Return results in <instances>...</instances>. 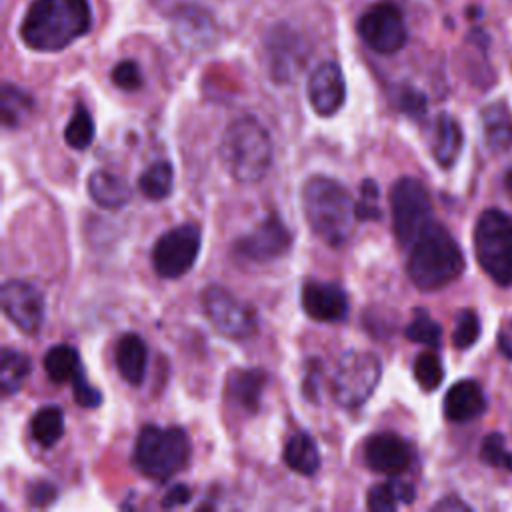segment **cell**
<instances>
[{
  "label": "cell",
  "instance_id": "obj_1",
  "mask_svg": "<svg viewBox=\"0 0 512 512\" xmlns=\"http://www.w3.org/2000/svg\"><path fill=\"white\" fill-rule=\"evenodd\" d=\"M92 24L88 0H32L22 24L24 44L38 52H58L84 36Z\"/></svg>",
  "mask_w": 512,
  "mask_h": 512
},
{
  "label": "cell",
  "instance_id": "obj_2",
  "mask_svg": "<svg viewBox=\"0 0 512 512\" xmlns=\"http://www.w3.org/2000/svg\"><path fill=\"white\" fill-rule=\"evenodd\" d=\"M304 216L312 232L330 248L348 242L354 230V202L346 188L332 178L312 176L302 190Z\"/></svg>",
  "mask_w": 512,
  "mask_h": 512
},
{
  "label": "cell",
  "instance_id": "obj_3",
  "mask_svg": "<svg viewBox=\"0 0 512 512\" xmlns=\"http://www.w3.org/2000/svg\"><path fill=\"white\" fill-rule=\"evenodd\" d=\"M406 270L420 290H440L462 274L464 256L454 236L432 222L408 248Z\"/></svg>",
  "mask_w": 512,
  "mask_h": 512
},
{
  "label": "cell",
  "instance_id": "obj_4",
  "mask_svg": "<svg viewBox=\"0 0 512 512\" xmlns=\"http://www.w3.org/2000/svg\"><path fill=\"white\" fill-rule=\"evenodd\" d=\"M220 158L236 182L254 184L266 176L272 164V140L256 118L242 116L226 128Z\"/></svg>",
  "mask_w": 512,
  "mask_h": 512
},
{
  "label": "cell",
  "instance_id": "obj_5",
  "mask_svg": "<svg viewBox=\"0 0 512 512\" xmlns=\"http://www.w3.org/2000/svg\"><path fill=\"white\" fill-rule=\"evenodd\" d=\"M188 456L190 444L182 428L148 424L136 438L132 462L144 476L152 480H168L184 468Z\"/></svg>",
  "mask_w": 512,
  "mask_h": 512
},
{
  "label": "cell",
  "instance_id": "obj_6",
  "mask_svg": "<svg viewBox=\"0 0 512 512\" xmlns=\"http://www.w3.org/2000/svg\"><path fill=\"white\" fill-rule=\"evenodd\" d=\"M474 252L480 268L498 286L512 284V218L486 208L474 226Z\"/></svg>",
  "mask_w": 512,
  "mask_h": 512
},
{
  "label": "cell",
  "instance_id": "obj_7",
  "mask_svg": "<svg viewBox=\"0 0 512 512\" xmlns=\"http://www.w3.org/2000/svg\"><path fill=\"white\" fill-rule=\"evenodd\" d=\"M390 212L396 240L404 248H410L434 222L430 194L426 186L412 176H404L394 182L390 190Z\"/></svg>",
  "mask_w": 512,
  "mask_h": 512
},
{
  "label": "cell",
  "instance_id": "obj_8",
  "mask_svg": "<svg viewBox=\"0 0 512 512\" xmlns=\"http://www.w3.org/2000/svg\"><path fill=\"white\" fill-rule=\"evenodd\" d=\"M382 364L376 354L366 350H348L340 356L332 380V396L342 408L362 406L376 390Z\"/></svg>",
  "mask_w": 512,
  "mask_h": 512
},
{
  "label": "cell",
  "instance_id": "obj_9",
  "mask_svg": "<svg viewBox=\"0 0 512 512\" xmlns=\"http://www.w3.org/2000/svg\"><path fill=\"white\" fill-rule=\"evenodd\" d=\"M202 232L188 222L164 232L152 248V266L160 278H180L196 262L200 252Z\"/></svg>",
  "mask_w": 512,
  "mask_h": 512
},
{
  "label": "cell",
  "instance_id": "obj_10",
  "mask_svg": "<svg viewBox=\"0 0 512 512\" xmlns=\"http://www.w3.org/2000/svg\"><path fill=\"white\" fill-rule=\"evenodd\" d=\"M200 302L214 328L228 338L244 340L258 330V316L254 308L222 286H206Z\"/></svg>",
  "mask_w": 512,
  "mask_h": 512
},
{
  "label": "cell",
  "instance_id": "obj_11",
  "mask_svg": "<svg viewBox=\"0 0 512 512\" xmlns=\"http://www.w3.org/2000/svg\"><path fill=\"white\" fill-rule=\"evenodd\" d=\"M358 34L362 42L378 54L398 52L408 38L400 8L394 2H376L358 18Z\"/></svg>",
  "mask_w": 512,
  "mask_h": 512
},
{
  "label": "cell",
  "instance_id": "obj_12",
  "mask_svg": "<svg viewBox=\"0 0 512 512\" xmlns=\"http://www.w3.org/2000/svg\"><path fill=\"white\" fill-rule=\"evenodd\" d=\"M2 312L26 334H36L44 322V298L24 280H8L0 290Z\"/></svg>",
  "mask_w": 512,
  "mask_h": 512
},
{
  "label": "cell",
  "instance_id": "obj_13",
  "mask_svg": "<svg viewBox=\"0 0 512 512\" xmlns=\"http://www.w3.org/2000/svg\"><path fill=\"white\" fill-rule=\"evenodd\" d=\"M292 236L278 214H268L250 234L242 236L234 244V252L252 262H268L282 256L290 248Z\"/></svg>",
  "mask_w": 512,
  "mask_h": 512
},
{
  "label": "cell",
  "instance_id": "obj_14",
  "mask_svg": "<svg viewBox=\"0 0 512 512\" xmlns=\"http://www.w3.org/2000/svg\"><path fill=\"white\" fill-rule=\"evenodd\" d=\"M308 102L318 116L336 114L346 100V82L340 66L332 60L318 64L308 78Z\"/></svg>",
  "mask_w": 512,
  "mask_h": 512
},
{
  "label": "cell",
  "instance_id": "obj_15",
  "mask_svg": "<svg viewBox=\"0 0 512 512\" xmlns=\"http://www.w3.org/2000/svg\"><path fill=\"white\" fill-rule=\"evenodd\" d=\"M364 460L370 470L398 476L404 470H408L412 452L404 438L392 434V432H380L368 438L364 446Z\"/></svg>",
  "mask_w": 512,
  "mask_h": 512
},
{
  "label": "cell",
  "instance_id": "obj_16",
  "mask_svg": "<svg viewBox=\"0 0 512 512\" xmlns=\"http://www.w3.org/2000/svg\"><path fill=\"white\" fill-rule=\"evenodd\" d=\"M302 308L318 322H340L348 314V298L338 284L310 280L302 286Z\"/></svg>",
  "mask_w": 512,
  "mask_h": 512
},
{
  "label": "cell",
  "instance_id": "obj_17",
  "mask_svg": "<svg viewBox=\"0 0 512 512\" xmlns=\"http://www.w3.org/2000/svg\"><path fill=\"white\" fill-rule=\"evenodd\" d=\"M442 410L450 422L476 420L486 410V394L476 380H458L446 392Z\"/></svg>",
  "mask_w": 512,
  "mask_h": 512
},
{
  "label": "cell",
  "instance_id": "obj_18",
  "mask_svg": "<svg viewBox=\"0 0 512 512\" xmlns=\"http://www.w3.org/2000/svg\"><path fill=\"white\" fill-rule=\"evenodd\" d=\"M266 380H268L266 372L258 368L234 370L226 382V396L240 410L254 414L260 410V398H262Z\"/></svg>",
  "mask_w": 512,
  "mask_h": 512
},
{
  "label": "cell",
  "instance_id": "obj_19",
  "mask_svg": "<svg viewBox=\"0 0 512 512\" xmlns=\"http://www.w3.org/2000/svg\"><path fill=\"white\" fill-rule=\"evenodd\" d=\"M114 362L118 374L132 386L142 384L146 376V364H148V350L144 340L134 334H122L114 348Z\"/></svg>",
  "mask_w": 512,
  "mask_h": 512
},
{
  "label": "cell",
  "instance_id": "obj_20",
  "mask_svg": "<svg viewBox=\"0 0 512 512\" xmlns=\"http://www.w3.org/2000/svg\"><path fill=\"white\" fill-rule=\"evenodd\" d=\"M172 28L182 44L196 48L208 44L214 32V22L212 16L198 6H180V10L174 12Z\"/></svg>",
  "mask_w": 512,
  "mask_h": 512
},
{
  "label": "cell",
  "instance_id": "obj_21",
  "mask_svg": "<svg viewBox=\"0 0 512 512\" xmlns=\"http://www.w3.org/2000/svg\"><path fill=\"white\" fill-rule=\"evenodd\" d=\"M482 134L492 152H506L512 148V110L506 102H492L482 108Z\"/></svg>",
  "mask_w": 512,
  "mask_h": 512
},
{
  "label": "cell",
  "instance_id": "obj_22",
  "mask_svg": "<svg viewBox=\"0 0 512 512\" xmlns=\"http://www.w3.org/2000/svg\"><path fill=\"white\" fill-rule=\"evenodd\" d=\"M86 188L90 198L106 210H118L126 206L132 198V190L128 182L108 170H94L88 176Z\"/></svg>",
  "mask_w": 512,
  "mask_h": 512
},
{
  "label": "cell",
  "instance_id": "obj_23",
  "mask_svg": "<svg viewBox=\"0 0 512 512\" xmlns=\"http://www.w3.org/2000/svg\"><path fill=\"white\" fill-rule=\"evenodd\" d=\"M462 142H464V136H462L460 124L452 116L440 114L434 126V136H432V154L438 166L450 168L460 156Z\"/></svg>",
  "mask_w": 512,
  "mask_h": 512
},
{
  "label": "cell",
  "instance_id": "obj_24",
  "mask_svg": "<svg viewBox=\"0 0 512 512\" xmlns=\"http://www.w3.org/2000/svg\"><path fill=\"white\" fill-rule=\"evenodd\" d=\"M284 464L302 476H312L320 468V452L314 438L306 432H296L284 446Z\"/></svg>",
  "mask_w": 512,
  "mask_h": 512
},
{
  "label": "cell",
  "instance_id": "obj_25",
  "mask_svg": "<svg viewBox=\"0 0 512 512\" xmlns=\"http://www.w3.org/2000/svg\"><path fill=\"white\" fill-rule=\"evenodd\" d=\"M44 370L46 376L56 384L72 380L82 370L76 348L68 344H56L48 348L44 354Z\"/></svg>",
  "mask_w": 512,
  "mask_h": 512
},
{
  "label": "cell",
  "instance_id": "obj_26",
  "mask_svg": "<svg viewBox=\"0 0 512 512\" xmlns=\"http://www.w3.org/2000/svg\"><path fill=\"white\" fill-rule=\"evenodd\" d=\"M30 434L42 448H52L64 434V414L58 406L50 404L34 412L30 420Z\"/></svg>",
  "mask_w": 512,
  "mask_h": 512
},
{
  "label": "cell",
  "instance_id": "obj_27",
  "mask_svg": "<svg viewBox=\"0 0 512 512\" xmlns=\"http://www.w3.org/2000/svg\"><path fill=\"white\" fill-rule=\"evenodd\" d=\"M414 500V488L400 480H390L384 484H376L368 490L366 506L372 512H392L396 510L398 502H412Z\"/></svg>",
  "mask_w": 512,
  "mask_h": 512
},
{
  "label": "cell",
  "instance_id": "obj_28",
  "mask_svg": "<svg viewBox=\"0 0 512 512\" xmlns=\"http://www.w3.org/2000/svg\"><path fill=\"white\" fill-rule=\"evenodd\" d=\"M30 358L18 350L12 348H4L2 350V360H0V388L2 394L10 396L16 394L22 386V382L26 380V376L30 374Z\"/></svg>",
  "mask_w": 512,
  "mask_h": 512
},
{
  "label": "cell",
  "instance_id": "obj_29",
  "mask_svg": "<svg viewBox=\"0 0 512 512\" xmlns=\"http://www.w3.org/2000/svg\"><path fill=\"white\" fill-rule=\"evenodd\" d=\"M174 186V170L166 160H158L150 164L138 178V188L148 200H162L172 192Z\"/></svg>",
  "mask_w": 512,
  "mask_h": 512
},
{
  "label": "cell",
  "instance_id": "obj_30",
  "mask_svg": "<svg viewBox=\"0 0 512 512\" xmlns=\"http://www.w3.org/2000/svg\"><path fill=\"white\" fill-rule=\"evenodd\" d=\"M94 138V122L84 104H76L72 118L64 128V140L74 150H84L92 144Z\"/></svg>",
  "mask_w": 512,
  "mask_h": 512
},
{
  "label": "cell",
  "instance_id": "obj_31",
  "mask_svg": "<svg viewBox=\"0 0 512 512\" xmlns=\"http://www.w3.org/2000/svg\"><path fill=\"white\" fill-rule=\"evenodd\" d=\"M32 108V98L12 84L2 86V124L6 128L18 126L20 118Z\"/></svg>",
  "mask_w": 512,
  "mask_h": 512
},
{
  "label": "cell",
  "instance_id": "obj_32",
  "mask_svg": "<svg viewBox=\"0 0 512 512\" xmlns=\"http://www.w3.org/2000/svg\"><path fill=\"white\" fill-rule=\"evenodd\" d=\"M414 378L422 390L432 392L444 380V368L436 352H422L414 360Z\"/></svg>",
  "mask_w": 512,
  "mask_h": 512
},
{
  "label": "cell",
  "instance_id": "obj_33",
  "mask_svg": "<svg viewBox=\"0 0 512 512\" xmlns=\"http://www.w3.org/2000/svg\"><path fill=\"white\" fill-rule=\"evenodd\" d=\"M406 338L412 340V342H418V344H426V346H432L436 348L442 340V328L436 320H432L426 312L418 310L414 314V318L410 320V324L406 326Z\"/></svg>",
  "mask_w": 512,
  "mask_h": 512
},
{
  "label": "cell",
  "instance_id": "obj_34",
  "mask_svg": "<svg viewBox=\"0 0 512 512\" xmlns=\"http://www.w3.org/2000/svg\"><path fill=\"white\" fill-rule=\"evenodd\" d=\"M480 460L492 468H504L512 472V452L506 448L500 432L488 434L480 444Z\"/></svg>",
  "mask_w": 512,
  "mask_h": 512
},
{
  "label": "cell",
  "instance_id": "obj_35",
  "mask_svg": "<svg viewBox=\"0 0 512 512\" xmlns=\"http://www.w3.org/2000/svg\"><path fill=\"white\" fill-rule=\"evenodd\" d=\"M480 336V320L478 314L470 308H464L456 314V322H454V332H452V344L458 350H466L472 344H476Z\"/></svg>",
  "mask_w": 512,
  "mask_h": 512
},
{
  "label": "cell",
  "instance_id": "obj_36",
  "mask_svg": "<svg viewBox=\"0 0 512 512\" xmlns=\"http://www.w3.org/2000/svg\"><path fill=\"white\" fill-rule=\"evenodd\" d=\"M378 184L370 178L362 180L360 184V198L358 202H354V212H356V220H378L380 214V206H378Z\"/></svg>",
  "mask_w": 512,
  "mask_h": 512
},
{
  "label": "cell",
  "instance_id": "obj_37",
  "mask_svg": "<svg viewBox=\"0 0 512 512\" xmlns=\"http://www.w3.org/2000/svg\"><path fill=\"white\" fill-rule=\"evenodd\" d=\"M110 78H112V82H114L120 90H126V92L138 90V88L142 86L140 68H138V64L132 62V60H122V62H118V64L112 68Z\"/></svg>",
  "mask_w": 512,
  "mask_h": 512
},
{
  "label": "cell",
  "instance_id": "obj_38",
  "mask_svg": "<svg viewBox=\"0 0 512 512\" xmlns=\"http://www.w3.org/2000/svg\"><path fill=\"white\" fill-rule=\"evenodd\" d=\"M72 394L74 400L84 406V408H96L102 402V394L100 390H96L94 386H90V382L84 376V370H80L74 378H72Z\"/></svg>",
  "mask_w": 512,
  "mask_h": 512
},
{
  "label": "cell",
  "instance_id": "obj_39",
  "mask_svg": "<svg viewBox=\"0 0 512 512\" xmlns=\"http://www.w3.org/2000/svg\"><path fill=\"white\" fill-rule=\"evenodd\" d=\"M398 106L410 114V116H422L426 112V98L422 92L412 90V88H404L398 100Z\"/></svg>",
  "mask_w": 512,
  "mask_h": 512
},
{
  "label": "cell",
  "instance_id": "obj_40",
  "mask_svg": "<svg viewBox=\"0 0 512 512\" xmlns=\"http://www.w3.org/2000/svg\"><path fill=\"white\" fill-rule=\"evenodd\" d=\"M28 504L36 508H44L56 500V488L50 482H36L28 488Z\"/></svg>",
  "mask_w": 512,
  "mask_h": 512
},
{
  "label": "cell",
  "instance_id": "obj_41",
  "mask_svg": "<svg viewBox=\"0 0 512 512\" xmlns=\"http://www.w3.org/2000/svg\"><path fill=\"white\" fill-rule=\"evenodd\" d=\"M190 488L188 486H184V484H176V486H172L168 492H166V496H164V500H162V506L164 508H176V506H182V504H186L188 500H190Z\"/></svg>",
  "mask_w": 512,
  "mask_h": 512
},
{
  "label": "cell",
  "instance_id": "obj_42",
  "mask_svg": "<svg viewBox=\"0 0 512 512\" xmlns=\"http://www.w3.org/2000/svg\"><path fill=\"white\" fill-rule=\"evenodd\" d=\"M498 348L500 352L512 360V320H508L498 332Z\"/></svg>",
  "mask_w": 512,
  "mask_h": 512
},
{
  "label": "cell",
  "instance_id": "obj_43",
  "mask_svg": "<svg viewBox=\"0 0 512 512\" xmlns=\"http://www.w3.org/2000/svg\"><path fill=\"white\" fill-rule=\"evenodd\" d=\"M434 508L436 510H468V504H464L462 500H458L456 496H448L446 500H442V502H438V504H434Z\"/></svg>",
  "mask_w": 512,
  "mask_h": 512
},
{
  "label": "cell",
  "instance_id": "obj_44",
  "mask_svg": "<svg viewBox=\"0 0 512 512\" xmlns=\"http://www.w3.org/2000/svg\"><path fill=\"white\" fill-rule=\"evenodd\" d=\"M504 186H506V190L512 194V168L504 174Z\"/></svg>",
  "mask_w": 512,
  "mask_h": 512
}]
</instances>
